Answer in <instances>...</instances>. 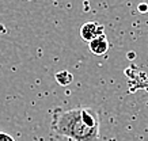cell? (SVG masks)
<instances>
[{
    "label": "cell",
    "mask_w": 148,
    "mask_h": 141,
    "mask_svg": "<svg viewBox=\"0 0 148 141\" xmlns=\"http://www.w3.org/2000/svg\"><path fill=\"white\" fill-rule=\"evenodd\" d=\"M99 114L91 107H56L52 111V130L71 141H99Z\"/></svg>",
    "instance_id": "6da1fadb"
},
{
    "label": "cell",
    "mask_w": 148,
    "mask_h": 141,
    "mask_svg": "<svg viewBox=\"0 0 148 141\" xmlns=\"http://www.w3.org/2000/svg\"><path fill=\"white\" fill-rule=\"evenodd\" d=\"M102 35H105V27H103V25L98 22H86L80 27L82 40L87 42H91L92 40Z\"/></svg>",
    "instance_id": "7a4b0ae2"
},
{
    "label": "cell",
    "mask_w": 148,
    "mask_h": 141,
    "mask_svg": "<svg viewBox=\"0 0 148 141\" xmlns=\"http://www.w3.org/2000/svg\"><path fill=\"white\" fill-rule=\"evenodd\" d=\"M88 48H90V52L95 56H103L108 53L109 50V41L106 35L98 37L92 40L91 42H88Z\"/></svg>",
    "instance_id": "3957f363"
},
{
    "label": "cell",
    "mask_w": 148,
    "mask_h": 141,
    "mask_svg": "<svg viewBox=\"0 0 148 141\" xmlns=\"http://www.w3.org/2000/svg\"><path fill=\"white\" fill-rule=\"evenodd\" d=\"M54 79H56V82L60 84V86L63 87H67L69 86L73 80V75L71 72H68V71H60L54 75Z\"/></svg>",
    "instance_id": "277c9868"
},
{
    "label": "cell",
    "mask_w": 148,
    "mask_h": 141,
    "mask_svg": "<svg viewBox=\"0 0 148 141\" xmlns=\"http://www.w3.org/2000/svg\"><path fill=\"white\" fill-rule=\"evenodd\" d=\"M0 141H15V138L12 136H10L8 133L0 132Z\"/></svg>",
    "instance_id": "5b68a950"
},
{
    "label": "cell",
    "mask_w": 148,
    "mask_h": 141,
    "mask_svg": "<svg viewBox=\"0 0 148 141\" xmlns=\"http://www.w3.org/2000/svg\"><path fill=\"white\" fill-rule=\"evenodd\" d=\"M139 10H140V12H147V11H148V5L141 4V5L139 7Z\"/></svg>",
    "instance_id": "8992f818"
}]
</instances>
